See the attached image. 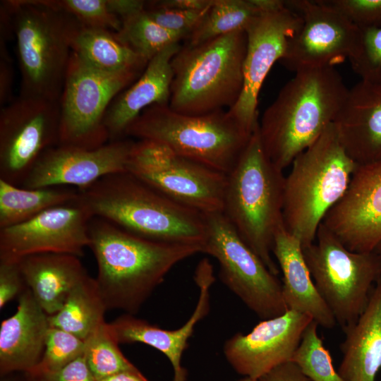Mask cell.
<instances>
[{
	"instance_id": "cell-1",
	"label": "cell",
	"mask_w": 381,
	"mask_h": 381,
	"mask_svg": "<svg viewBox=\"0 0 381 381\" xmlns=\"http://www.w3.org/2000/svg\"><path fill=\"white\" fill-rule=\"evenodd\" d=\"M88 232L97 265L95 279L107 309L131 315L176 264L202 253L200 246L149 240L99 217L91 219Z\"/></svg>"
},
{
	"instance_id": "cell-36",
	"label": "cell",
	"mask_w": 381,
	"mask_h": 381,
	"mask_svg": "<svg viewBox=\"0 0 381 381\" xmlns=\"http://www.w3.org/2000/svg\"><path fill=\"white\" fill-rule=\"evenodd\" d=\"M361 30L358 47L349 61L361 80L381 85V27Z\"/></svg>"
},
{
	"instance_id": "cell-38",
	"label": "cell",
	"mask_w": 381,
	"mask_h": 381,
	"mask_svg": "<svg viewBox=\"0 0 381 381\" xmlns=\"http://www.w3.org/2000/svg\"><path fill=\"white\" fill-rule=\"evenodd\" d=\"M359 28L381 27V0H320Z\"/></svg>"
},
{
	"instance_id": "cell-42",
	"label": "cell",
	"mask_w": 381,
	"mask_h": 381,
	"mask_svg": "<svg viewBox=\"0 0 381 381\" xmlns=\"http://www.w3.org/2000/svg\"><path fill=\"white\" fill-rule=\"evenodd\" d=\"M259 381H311L292 361L279 365L266 373Z\"/></svg>"
},
{
	"instance_id": "cell-30",
	"label": "cell",
	"mask_w": 381,
	"mask_h": 381,
	"mask_svg": "<svg viewBox=\"0 0 381 381\" xmlns=\"http://www.w3.org/2000/svg\"><path fill=\"white\" fill-rule=\"evenodd\" d=\"M262 13L255 0H213L202 20L186 38L187 44L197 45L222 35L246 31Z\"/></svg>"
},
{
	"instance_id": "cell-13",
	"label": "cell",
	"mask_w": 381,
	"mask_h": 381,
	"mask_svg": "<svg viewBox=\"0 0 381 381\" xmlns=\"http://www.w3.org/2000/svg\"><path fill=\"white\" fill-rule=\"evenodd\" d=\"M59 102L20 95L1 108L0 179L20 186L40 157L59 145Z\"/></svg>"
},
{
	"instance_id": "cell-28",
	"label": "cell",
	"mask_w": 381,
	"mask_h": 381,
	"mask_svg": "<svg viewBox=\"0 0 381 381\" xmlns=\"http://www.w3.org/2000/svg\"><path fill=\"white\" fill-rule=\"evenodd\" d=\"M107 310L95 278L87 275L73 288L62 308L48 315L49 327L66 331L85 341L105 322Z\"/></svg>"
},
{
	"instance_id": "cell-39",
	"label": "cell",
	"mask_w": 381,
	"mask_h": 381,
	"mask_svg": "<svg viewBox=\"0 0 381 381\" xmlns=\"http://www.w3.org/2000/svg\"><path fill=\"white\" fill-rule=\"evenodd\" d=\"M27 287L18 262L0 261V308Z\"/></svg>"
},
{
	"instance_id": "cell-23",
	"label": "cell",
	"mask_w": 381,
	"mask_h": 381,
	"mask_svg": "<svg viewBox=\"0 0 381 381\" xmlns=\"http://www.w3.org/2000/svg\"><path fill=\"white\" fill-rule=\"evenodd\" d=\"M49 328L48 315L27 286L18 296L16 312L0 326L1 374L30 372L42 358Z\"/></svg>"
},
{
	"instance_id": "cell-29",
	"label": "cell",
	"mask_w": 381,
	"mask_h": 381,
	"mask_svg": "<svg viewBox=\"0 0 381 381\" xmlns=\"http://www.w3.org/2000/svg\"><path fill=\"white\" fill-rule=\"evenodd\" d=\"M78 198V190L61 186L26 188L0 179V229L22 223Z\"/></svg>"
},
{
	"instance_id": "cell-31",
	"label": "cell",
	"mask_w": 381,
	"mask_h": 381,
	"mask_svg": "<svg viewBox=\"0 0 381 381\" xmlns=\"http://www.w3.org/2000/svg\"><path fill=\"white\" fill-rule=\"evenodd\" d=\"M115 33L121 42L147 62L167 47L186 38L156 23L148 16L145 8L122 18L121 30Z\"/></svg>"
},
{
	"instance_id": "cell-17",
	"label": "cell",
	"mask_w": 381,
	"mask_h": 381,
	"mask_svg": "<svg viewBox=\"0 0 381 381\" xmlns=\"http://www.w3.org/2000/svg\"><path fill=\"white\" fill-rule=\"evenodd\" d=\"M135 143L121 139L93 150L58 145L40 157L20 186L71 185L79 189L107 175L128 171Z\"/></svg>"
},
{
	"instance_id": "cell-7",
	"label": "cell",
	"mask_w": 381,
	"mask_h": 381,
	"mask_svg": "<svg viewBox=\"0 0 381 381\" xmlns=\"http://www.w3.org/2000/svg\"><path fill=\"white\" fill-rule=\"evenodd\" d=\"M16 39L20 95L59 102L79 23L42 0L6 1Z\"/></svg>"
},
{
	"instance_id": "cell-37",
	"label": "cell",
	"mask_w": 381,
	"mask_h": 381,
	"mask_svg": "<svg viewBox=\"0 0 381 381\" xmlns=\"http://www.w3.org/2000/svg\"><path fill=\"white\" fill-rule=\"evenodd\" d=\"M209 8L186 11L161 6L154 1H146L145 5L147 13L156 23L168 30L181 34L186 38L200 23Z\"/></svg>"
},
{
	"instance_id": "cell-4",
	"label": "cell",
	"mask_w": 381,
	"mask_h": 381,
	"mask_svg": "<svg viewBox=\"0 0 381 381\" xmlns=\"http://www.w3.org/2000/svg\"><path fill=\"white\" fill-rule=\"evenodd\" d=\"M284 171L271 162L263 149L258 126L226 175L222 212L277 276L279 269L272 250L275 235L284 226Z\"/></svg>"
},
{
	"instance_id": "cell-15",
	"label": "cell",
	"mask_w": 381,
	"mask_h": 381,
	"mask_svg": "<svg viewBox=\"0 0 381 381\" xmlns=\"http://www.w3.org/2000/svg\"><path fill=\"white\" fill-rule=\"evenodd\" d=\"M302 22L301 16L285 3L282 8L260 13L246 30L243 87L238 100L228 111L250 134L259 125L258 104L262 85L273 65L284 56Z\"/></svg>"
},
{
	"instance_id": "cell-6",
	"label": "cell",
	"mask_w": 381,
	"mask_h": 381,
	"mask_svg": "<svg viewBox=\"0 0 381 381\" xmlns=\"http://www.w3.org/2000/svg\"><path fill=\"white\" fill-rule=\"evenodd\" d=\"M246 49L245 30L181 47L171 61L169 107L187 115L232 108L243 87Z\"/></svg>"
},
{
	"instance_id": "cell-34",
	"label": "cell",
	"mask_w": 381,
	"mask_h": 381,
	"mask_svg": "<svg viewBox=\"0 0 381 381\" xmlns=\"http://www.w3.org/2000/svg\"><path fill=\"white\" fill-rule=\"evenodd\" d=\"M85 342L63 329L49 327L45 348L39 363L28 373L29 377L56 370L85 353Z\"/></svg>"
},
{
	"instance_id": "cell-10",
	"label": "cell",
	"mask_w": 381,
	"mask_h": 381,
	"mask_svg": "<svg viewBox=\"0 0 381 381\" xmlns=\"http://www.w3.org/2000/svg\"><path fill=\"white\" fill-rule=\"evenodd\" d=\"M143 71H104L72 52L59 99V145L93 150L109 143L107 111Z\"/></svg>"
},
{
	"instance_id": "cell-27",
	"label": "cell",
	"mask_w": 381,
	"mask_h": 381,
	"mask_svg": "<svg viewBox=\"0 0 381 381\" xmlns=\"http://www.w3.org/2000/svg\"><path fill=\"white\" fill-rule=\"evenodd\" d=\"M72 52L91 66L107 72L143 71L148 62L121 42L114 32L79 24L72 40Z\"/></svg>"
},
{
	"instance_id": "cell-26",
	"label": "cell",
	"mask_w": 381,
	"mask_h": 381,
	"mask_svg": "<svg viewBox=\"0 0 381 381\" xmlns=\"http://www.w3.org/2000/svg\"><path fill=\"white\" fill-rule=\"evenodd\" d=\"M78 258L42 253L18 262L26 286L48 315L59 312L73 288L89 275Z\"/></svg>"
},
{
	"instance_id": "cell-40",
	"label": "cell",
	"mask_w": 381,
	"mask_h": 381,
	"mask_svg": "<svg viewBox=\"0 0 381 381\" xmlns=\"http://www.w3.org/2000/svg\"><path fill=\"white\" fill-rule=\"evenodd\" d=\"M32 378L39 381H97L87 364L85 353L56 370Z\"/></svg>"
},
{
	"instance_id": "cell-14",
	"label": "cell",
	"mask_w": 381,
	"mask_h": 381,
	"mask_svg": "<svg viewBox=\"0 0 381 381\" xmlns=\"http://www.w3.org/2000/svg\"><path fill=\"white\" fill-rule=\"evenodd\" d=\"M286 5L302 18L279 61L294 73L306 69L335 67L356 52L361 30L320 0H289Z\"/></svg>"
},
{
	"instance_id": "cell-9",
	"label": "cell",
	"mask_w": 381,
	"mask_h": 381,
	"mask_svg": "<svg viewBox=\"0 0 381 381\" xmlns=\"http://www.w3.org/2000/svg\"><path fill=\"white\" fill-rule=\"evenodd\" d=\"M313 282L344 329L362 314L381 278V256L354 252L321 223L315 241L303 248Z\"/></svg>"
},
{
	"instance_id": "cell-19",
	"label": "cell",
	"mask_w": 381,
	"mask_h": 381,
	"mask_svg": "<svg viewBox=\"0 0 381 381\" xmlns=\"http://www.w3.org/2000/svg\"><path fill=\"white\" fill-rule=\"evenodd\" d=\"M322 224L349 250L368 253L381 242V159L357 165Z\"/></svg>"
},
{
	"instance_id": "cell-35",
	"label": "cell",
	"mask_w": 381,
	"mask_h": 381,
	"mask_svg": "<svg viewBox=\"0 0 381 381\" xmlns=\"http://www.w3.org/2000/svg\"><path fill=\"white\" fill-rule=\"evenodd\" d=\"M57 11L66 13L81 25L117 32L121 28V18L113 13L108 0H42Z\"/></svg>"
},
{
	"instance_id": "cell-8",
	"label": "cell",
	"mask_w": 381,
	"mask_h": 381,
	"mask_svg": "<svg viewBox=\"0 0 381 381\" xmlns=\"http://www.w3.org/2000/svg\"><path fill=\"white\" fill-rule=\"evenodd\" d=\"M252 134L229 111L187 115L169 104L145 109L127 128L125 136L161 143L175 154L228 174Z\"/></svg>"
},
{
	"instance_id": "cell-48",
	"label": "cell",
	"mask_w": 381,
	"mask_h": 381,
	"mask_svg": "<svg viewBox=\"0 0 381 381\" xmlns=\"http://www.w3.org/2000/svg\"><path fill=\"white\" fill-rule=\"evenodd\" d=\"M28 378H29V381H39L38 380L35 379V378H32V377H28Z\"/></svg>"
},
{
	"instance_id": "cell-3",
	"label": "cell",
	"mask_w": 381,
	"mask_h": 381,
	"mask_svg": "<svg viewBox=\"0 0 381 381\" xmlns=\"http://www.w3.org/2000/svg\"><path fill=\"white\" fill-rule=\"evenodd\" d=\"M78 191L79 201L92 217L149 240L202 248L204 214L175 202L128 171L107 175Z\"/></svg>"
},
{
	"instance_id": "cell-41",
	"label": "cell",
	"mask_w": 381,
	"mask_h": 381,
	"mask_svg": "<svg viewBox=\"0 0 381 381\" xmlns=\"http://www.w3.org/2000/svg\"><path fill=\"white\" fill-rule=\"evenodd\" d=\"M13 71L6 46V40L0 39V105L4 107L11 102Z\"/></svg>"
},
{
	"instance_id": "cell-49",
	"label": "cell",
	"mask_w": 381,
	"mask_h": 381,
	"mask_svg": "<svg viewBox=\"0 0 381 381\" xmlns=\"http://www.w3.org/2000/svg\"><path fill=\"white\" fill-rule=\"evenodd\" d=\"M2 381H8V380H2Z\"/></svg>"
},
{
	"instance_id": "cell-44",
	"label": "cell",
	"mask_w": 381,
	"mask_h": 381,
	"mask_svg": "<svg viewBox=\"0 0 381 381\" xmlns=\"http://www.w3.org/2000/svg\"><path fill=\"white\" fill-rule=\"evenodd\" d=\"M154 2L164 7L186 11H204L211 6L213 0H159Z\"/></svg>"
},
{
	"instance_id": "cell-21",
	"label": "cell",
	"mask_w": 381,
	"mask_h": 381,
	"mask_svg": "<svg viewBox=\"0 0 381 381\" xmlns=\"http://www.w3.org/2000/svg\"><path fill=\"white\" fill-rule=\"evenodd\" d=\"M333 123L341 145L358 165L381 159V85L361 80L349 89Z\"/></svg>"
},
{
	"instance_id": "cell-16",
	"label": "cell",
	"mask_w": 381,
	"mask_h": 381,
	"mask_svg": "<svg viewBox=\"0 0 381 381\" xmlns=\"http://www.w3.org/2000/svg\"><path fill=\"white\" fill-rule=\"evenodd\" d=\"M92 218L78 198L22 223L0 229V261L18 262L42 253L81 257L90 245L88 229Z\"/></svg>"
},
{
	"instance_id": "cell-5",
	"label": "cell",
	"mask_w": 381,
	"mask_h": 381,
	"mask_svg": "<svg viewBox=\"0 0 381 381\" xmlns=\"http://www.w3.org/2000/svg\"><path fill=\"white\" fill-rule=\"evenodd\" d=\"M357 165L341 145L333 123L293 161L285 176L283 221L302 248L315 241L325 215L346 193Z\"/></svg>"
},
{
	"instance_id": "cell-2",
	"label": "cell",
	"mask_w": 381,
	"mask_h": 381,
	"mask_svg": "<svg viewBox=\"0 0 381 381\" xmlns=\"http://www.w3.org/2000/svg\"><path fill=\"white\" fill-rule=\"evenodd\" d=\"M349 88L335 67L306 69L280 90L258 131L271 162L284 171L335 120Z\"/></svg>"
},
{
	"instance_id": "cell-46",
	"label": "cell",
	"mask_w": 381,
	"mask_h": 381,
	"mask_svg": "<svg viewBox=\"0 0 381 381\" xmlns=\"http://www.w3.org/2000/svg\"><path fill=\"white\" fill-rule=\"evenodd\" d=\"M238 381H259V380L248 377H243V378L238 380Z\"/></svg>"
},
{
	"instance_id": "cell-12",
	"label": "cell",
	"mask_w": 381,
	"mask_h": 381,
	"mask_svg": "<svg viewBox=\"0 0 381 381\" xmlns=\"http://www.w3.org/2000/svg\"><path fill=\"white\" fill-rule=\"evenodd\" d=\"M131 173L163 195L203 214L222 212L226 174L148 140L135 142Z\"/></svg>"
},
{
	"instance_id": "cell-45",
	"label": "cell",
	"mask_w": 381,
	"mask_h": 381,
	"mask_svg": "<svg viewBox=\"0 0 381 381\" xmlns=\"http://www.w3.org/2000/svg\"><path fill=\"white\" fill-rule=\"evenodd\" d=\"M97 381H148V380L136 368L109 375Z\"/></svg>"
},
{
	"instance_id": "cell-25",
	"label": "cell",
	"mask_w": 381,
	"mask_h": 381,
	"mask_svg": "<svg viewBox=\"0 0 381 381\" xmlns=\"http://www.w3.org/2000/svg\"><path fill=\"white\" fill-rule=\"evenodd\" d=\"M342 330L340 375L345 381H375L381 368V278L358 319Z\"/></svg>"
},
{
	"instance_id": "cell-24",
	"label": "cell",
	"mask_w": 381,
	"mask_h": 381,
	"mask_svg": "<svg viewBox=\"0 0 381 381\" xmlns=\"http://www.w3.org/2000/svg\"><path fill=\"white\" fill-rule=\"evenodd\" d=\"M272 253L282 274V294L287 309L308 315L324 328H334L336 320L313 282L301 244L284 226L275 235Z\"/></svg>"
},
{
	"instance_id": "cell-20",
	"label": "cell",
	"mask_w": 381,
	"mask_h": 381,
	"mask_svg": "<svg viewBox=\"0 0 381 381\" xmlns=\"http://www.w3.org/2000/svg\"><path fill=\"white\" fill-rule=\"evenodd\" d=\"M195 282L199 289L198 300L190 317L179 328L164 329L128 313L109 323L119 344L141 343L162 353L171 364L172 381H187L188 373L181 363L182 356L195 326L210 311V288L214 277L208 260L200 262L195 274Z\"/></svg>"
},
{
	"instance_id": "cell-32",
	"label": "cell",
	"mask_w": 381,
	"mask_h": 381,
	"mask_svg": "<svg viewBox=\"0 0 381 381\" xmlns=\"http://www.w3.org/2000/svg\"><path fill=\"white\" fill-rule=\"evenodd\" d=\"M318 327L313 320L307 326L291 361L311 381H345L334 368L332 356L318 333Z\"/></svg>"
},
{
	"instance_id": "cell-18",
	"label": "cell",
	"mask_w": 381,
	"mask_h": 381,
	"mask_svg": "<svg viewBox=\"0 0 381 381\" xmlns=\"http://www.w3.org/2000/svg\"><path fill=\"white\" fill-rule=\"evenodd\" d=\"M312 321L308 315L291 310L262 320L248 333L238 332L228 339L223 347L224 356L238 374L259 380L291 361Z\"/></svg>"
},
{
	"instance_id": "cell-33",
	"label": "cell",
	"mask_w": 381,
	"mask_h": 381,
	"mask_svg": "<svg viewBox=\"0 0 381 381\" xmlns=\"http://www.w3.org/2000/svg\"><path fill=\"white\" fill-rule=\"evenodd\" d=\"M85 342V356L96 380L136 368L120 351L109 323H102Z\"/></svg>"
},
{
	"instance_id": "cell-11",
	"label": "cell",
	"mask_w": 381,
	"mask_h": 381,
	"mask_svg": "<svg viewBox=\"0 0 381 381\" xmlns=\"http://www.w3.org/2000/svg\"><path fill=\"white\" fill-rule=\"evenodd\" d=\"M204 215L202 253L219 263L222 283L262 320L284 313L288 309L277 276L242 240L222 212Z\"/></svg>"
},
{
	"instance_id": "cell-22",
	"label": "cell",
	"mask_w": 381,
	"mask_h": 381,
	"mask_svg": "<svg viewBox=\"0 0 381 381\" xmlns=\"http://www.w3.org/2000/svg\"><path fill=\"white\" fill-rule=\"evenodd\" d=\"M181 47L175 43L158 53L139 78L114 99L104 118L110 141L125 136L127 128L147 107L169 104L174 76L171 61Z\"/></svg>"
},
{
	"instance_id": "cell-47",
	"label": "cell",
	"mask_w": 381,
	"mask_h": 381,
	"mask_svg": "<svg viewBox=\"0 0 381 381\" xmlns=\"http://www.w3.org/2000/svg\"><path fill=\"white\" fill-rule=\"evenodd\" d=\"M378 255L381 256V242L379 243V245L376 247L375 250Z\"/></svg>"
},
{
	"instance_id": "cell-43",
	"label": "cell",
	"mask_w": 381,
	"mask_h": 381,
	"mask_svg": "<svg viewBox=\"0 0 381 381\" xmlns=\"http://www.w3.org/2000/svg\"><path fill=\"white\" fill-rule=\"evenodd\" d=\"M111 11L121 20L145 9L146 1L141 0H108Z\"/></svg>"
}]
</instances>
